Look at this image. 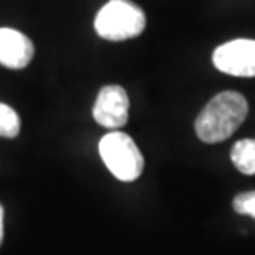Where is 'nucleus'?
I'll list each match as a JSON object with an SVG mask.
<instances>
[{
	"label": "nucleus",
	"mask_w": 255,
	"mask_h": 255,
	"mask_svg": "<svg viewBox=\"0 0 255 255\" xmlns=\"http://www.w3.org/2000/svg\"><path fill=\"white\" fill-rule=\"evenodd\" d=\"M249 113L246 96L237 91H222L216 95L196 120V134L202 142L216 144L229 139Z\"/></svg>",
	"instance_id": "nucleus-1"
},
{
	"label": "nucleus",
	"mask_w": 255,
	"mask_h": 255,
	"mask_svg": "<svg viewBox=\"0 0 255 255\" xmlns=\"http://www.w3.org/2000/svg\"><path fill=\"white\" fill-rule=\"evenodd\" d=\"M144 28V12L129 0H110L95 17L96 33L110 42H123L139 37Z\"/></svg>",
	"instance_id": "nucleus-2"
},
{
	"label": "nucleus",
	"mask_w": 255,
	"mask_h": 255,
	"mask_svg": "<svg viewBox=\"0 0 255 255\" xmlns=\"http://www.w3.org/2000/svg\"><path fill=\"white\" fill-rule=\"evenodd\" d=\"M100 156L116 179L136 181L144 169V157L131 136L121 131H111L100 141Z\"/></svg>",
	"instance_id": "nucleus-3"
},
{
	"label": "nucleus",
	"mask_w": 255,
	"mask_h": 255,
	"mask_svg": "<svg viewBox=\"0 0 255 255\" xmlns=\"http://www.w3.org/2000/svg\"><path fill=\"white\" fill-rule=\"evenodd\" d=\"M212 63L226 75L255 78V40L236 38L222 43L214 50Z\"/></svg>",
	"instance_id": "nucleus-4"
},
{
	"label": "nucleus",
	"mask_w": 255,
	"mask_h": 255,
	"mask_svg": "<svg viewBox=\"0 0 255 255\" xmlns=\"http://www.w3.org/2000/svg\"><path fill=\"white\" fill-rule=\"evenodd\" d=\"M129 98L123 86L108 85L100 90L93 106V118L100 126L108 129H120L128 123Z\"/></svg>",
	"instance_id": "nucleus-5"
},
{
	"label": "nucleus",
	"mask_w": 255,
	"mask_h": 255,
	"mask_svg": "<svg viewBox=\"0 0 255 255\" xmlns=\"http://www.w3.org/2000/svg\"><path fill=\"white\" fill-rule=\"evenodd\" d=\"M35 48L27 35L15 28L0 27V65L22 70L33 58Z\"/></svg>",
	"instance_id": "nucleus-6"
},
{
	"label": "nucleus",
	"mask_w": 255,
	"mask_h": 255,
	"mask_svg": "<svg viewBox=\"0 0 255 255\" xmlns=\"http://www.w3.org/2000/svg\"><path fill=\"white\" fill-rule=\"evenodd\" d=\"M231 159L242 174H255V139H241L234 144Z\"/></svg>",
	"instance_id": "nucleus-7"
},
{
	"label": "nucleus",
	"mask_w": 255,
	"mask_h": 255,
	"mask_svg": "<svg viewBox=\"0 0 255 255\" xmlns=\"http://www.w3.org/2000/svg\"><path fill=\"white\" fill-rule=\"evenodd\" d=\"M20 132V118L17 111L8 105L0 103V136L17 137Z\"/></svg>",
	"instance_id": "nucleus-8"
},
{
	"label": "nucleus",
	"mask_w": 255,
	"mask_h": 255,
	"mask_svg": "<svg viewBox=\"0 0 255 255\" xmlns=\"http://www.w3.org/2000/svg\"><path fill=\"white\" fill-rule=\"evenodd\" d=\"M234 211L242 216H251L255 219V191L239 194L234 199Z\"/></svg>",
	"instance_id": "nucleus-9"
},
{
	"label": "nucleus",
	"mask_w": 255,
	"mask_h": 255,
	"mask_svg": "<svg viewBox=\"0 0 255 255\" xmlns=\"http://www.w3.org/2000/svg\"><path fill=\"white\" fill-rule=\"evenodd\" d=\"M3 241V207L0 206V244Z\"/></svg>",
	"instance_id": "nucleus-10"
}]
</instances>
